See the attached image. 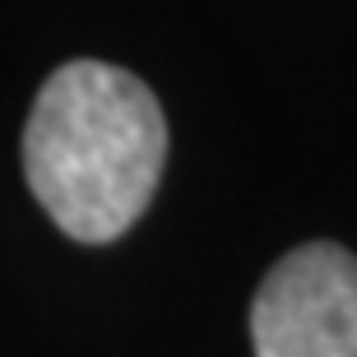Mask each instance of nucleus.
Returning a JSON list of instances; mask_svg holds the SVG:
<instances>
[{
    "instance_id": "nucleus-1",
    "label": "nucleus",
    "mask_w": 357,
    "mask_h": 357,
    "mask_svg": "<svg viewBox=\"0 0 357 357\" xmlns=\"http://www.w3.org/2000/svg\"><path fill=\"white\" fill-rule=\"evenodd\" d=\"M167 162V121L144 79L70 61L42 84L24 126V176L75 241H116L149 209Z\"/></svg>"
},
{
    "instance_id": "nucleus-2",
    "label": "nucleus",
    "mask_w": 357,
    "mask_h": 357,
    "mask_svg": "<svg viewBox=\"0 0 357 357\" xmlns=\"http://www.w3.org/2000/svg\"><path fill=\"white\" fill-rule=\"evenodd\" d=\"M255 357H357V255L334 241L297 246L251 302Z\"/></svg>"
}]
</instances>
